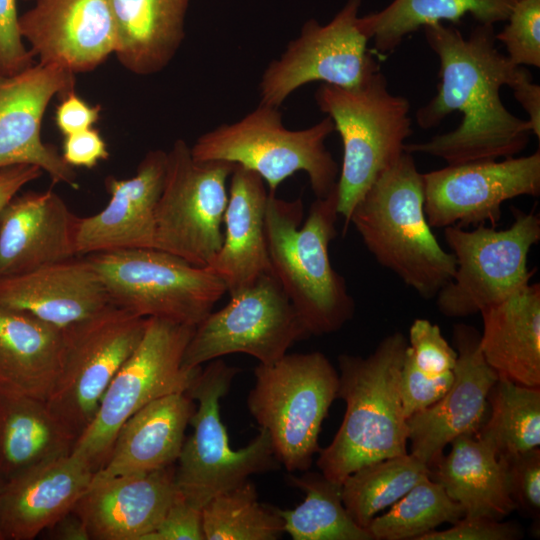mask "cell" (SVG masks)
Wrapping results in <instances>:
<instances>
[{
    "label": "cell",
    "mask_w": 540,
    "mask_h": 540,
    "mask_svg": "<svg viewBox=\"0 0 540 540\" xmlns=\"http://www.w3.org/2000/svg\"><path fill=\"white\" fill-rule=\"evenodd\" d=\"M479 347L499 378L540 387V285L527 284L480 312Z\"/></svg>",
    "instance_id": "cell-27"
},
{
    "label": "cell",
    "mask_w": 540,
    "mask_h": 540,
    "mask_svg": "<svg viewBox=\"0 0 540 540\" xmlns=\"http://www.w3.org/2000/svg\"><path fill=\"white\" fill-rule=\"evenodd\" d=\"M487 401L491 412L476 434L490 441L500 456L539 448L540 387L498 377Z\"/></svg>",
    "instance_id": "cell-35"
},
{
    "label": "cell",
    "mask_w": 540,
    "mask_h": 540,
    "mask_svg": "<svg viewBox=\"0 0 540 540\" xmlns=\"http://www.w3.org/2000/svg\"><path fill=\"white\" fill-rule=\"evenodd\" d=\"M286 480L305 493L303 502L294 509L274 507L283 521V531L293 540H373L346 510L341 484L308 470L301 476L289 473Z\"/></svg>",
    "instance_id": "cell-33"
},
{
    "label": "cell",
    "mask_w": 540,
    "mask_h": 540,
    "mask_svg": "<svg viewBox=\"0 0 540 540\" xmlns=\"http://www.w3.org/2000/svg\"><path fill=\"white\" fill-rule=\"evenodd\" d=\"M335 131L329 116L305 129L291 130L279 107L259 103L240 120L205 132L191 146L198 161H225L262 177L269 192L297 172H305L316 198L337 185L339 166L325 146Z\"/></svg>",
    "instance_id": "cell-6"
},
{
    "label": "cell",
    "mask_w": 540,
    "mask_h": 540,
    "mask_svg": "<svg viewBox=\"0 0 540 540\" xmlns=\"http://www.w3.org/2000/svg\"><path fill=\"white\" fill-rule=\"evenodd\" d=\"M234 168L225 161H198L184 139L175 140L166 151L154 248L208 267L222 245L227 180Z\"/></svg>",
    "instance_id": "cell-13"
},
{
    "label": "cell",
    "mask_w": 540,
    "mask_h": 540,
    "mask_svg": "<svg viewBox=\"0 0 540 540\" xmlns=\"http://www.w3.org/2000/svg\"><path fill=\"white\" fill-rule=\"evenodd\" d=\"M110 303L142 318L196 327L227 292L208 268L157 248L87 255Z\"/></svg>",
    "instance_id": "cell-10"
},
{
    "label": "cell",
    "mask_w": 540,
    "mask_h": 540,
    "mask_svg": "<svg viewBox=\"0 0 540 540\" xmlns=\"http://www.w3.org/2000/svg\"><path fill=\"white\" fill-rule=\"evenodd\" d=\"M428 46L439 59L437 94L416 112L420 128L437 127L448 115L462 114L452 131L426 142L405 144V151L444 160L447 165L513 157L529 144L527 120L508 111L500 98L519 66L496 47L494 25L478 24L466 38L453 25L423 27Z\"/></svg>",
    "instance_id": "cell-1"
},
{
    "label": "cell",
    "mask_w": 540,
    "mask_h": 540,
    "mask_svg": "<svg viewBox=\"0 0 540 540\" xmlns=\"http://www.w3.org/2000/svg\"><path fill=\"white\" fill-rule=\"evenodd\" d=\"M229 179L222 245L206 268L232 295L273 272L265 230L267 185L260 175L238 165Z\"/></svg>",
    "instance_id": "cell-25"
},
{
    "label": "cell",
    "mask_w": 540,
    "mask_h": 540,
    "mask_svg": "<svg viewBox=\"0 0 540 540\" xmlns=\"http://www.w3.org/2000/svg\"><path fill=\"white\" fill-rule=\"evenodd\" d=\"M195 408L186 393H172L139 409L119 429L90 486L176 464Z\"/></svg>",
    "instance_id": "cell-26"
},
{
    "label": "cell",
    "mask_w": 540,
    "mask_h": 540,
    "mask_svg": "<svg viewBox=\"0 0 540 540\" xmlns=\"http://www.w3.org/2000/svg\"><path fill=\"white\" fill-rule=\"evenodd\" d=\"M51 538L58 540H90V534L85 523L73 511H70L51 527Z\"/></svg>",
    "instance_id": "cell-49"
},
{
    "label": "cell",
    "mask_w": 540,
    "mask_h": 540,
    "mask_svg": "<svg viewBox=\"0 0 540 540\" xmlns=\"http://www.w3.org/2000/svg\"><path fill=\"white\" fill-rule=\"evenodd\" d=\"M350 224L375 260L422 298L436 297L453 277L454 256L427 221L422 173L411 153L404 151L379 175L353 208Z\"/></svg>",
    "instance_id": "cell-4"
},
{
    "label": "cell",
    "mask_w": 540,
    "mask_h": 540,
    "mask_svg": "<svg viewBox=\"0 0 540 540\" xmlns=\"http://www.w3.org/2000/svg\"><path fill=\"white\" fill-rule=\"evenodd\" d=\"M19 31L42 64L86 73L116 49L109 0H36L19 16Z\"/></svg>",
    "instance_id": "cell-19"
},
{
    "label": "cell",
    "mask_w": 540,
    "mask_h": 540,
    "mask_svg": "<svg viewBox=\"0 0 540 540\" xmlns=\"http://www.w3.org/2000/svg\"><path fill=\"white\" fill-rule=\"evenodd\" d=\"M518 0H393L384 9L359 17L363 34L381 54L394 51L403 39L428 25L470 15L478 24L506 21Z\"/></svg>",
    "instance_id": "cell-32"
},
{
    "label": "cell",
    "mask_w": 540,
    "mask_h": 540,
    "mask_svg": "<svg viewBox=\"0 0 540 540\" xmlns=\"http://www.w3.org/2000/svg\"><path fill=\"white\" fill-rule=\"evenodd\" d=\"M361 4L362 0H347L327 24L308 19L263 71L259 103L280 107L294 91L314 81L354 88L380 69L359 26Z\"/></svg>",
    "instance_id": "cell-15"
},
{
    "label": "cell",
    "mask_w": 540,
    "mask_h": 540,
    "mask_svg": "<svg viewBox=\"0 0 540 540\" xmlns=\"http://www.w3.org/2000/svg\"><path fill=\"white\" fill-rule=\"evenodd\" d=\"M240 368L221 358L199 371L186 394L197 401L176 462L177 492L191 506L202 509L215 496L233 489L250 476L279 468L271 438L260 428L245 447L234 450L220 416V400L229 392Z\"/></svg>",
    "instance_id": "cell-8"
},
{
    "label": "cell",
    "mask_w": 540,
    "mask_h": 540,
    "mask_svg": "<svg viewBox=\"0 0 540 540\" xmlns=\"http://www.w3.org/2000/svg\"><path fill=\"white\" fill-rule=\"evenodd\" d=\"M143 540H205L201 510L177 492L163 519Z\"/></svg>",
    "instance_id": "cell-44"
},
{
    "label": "cell",
    "mask_w": 540,
    "mask_h": 540,
    "mask_svg": "<svg viewBox=\"0 0 540 540\" xmlns=\"http://www.w3.org/2000/svg\"><path fill=\"white\" fill-rule=\"evenodd\" d=\"M176 464L122 475L90 486L72 511L94 540H143L163 519L176 494Z\"/></svg>",
    "instance_id": "cell-22"
},
{
    "label": "cell",
    "mask_w": 540,
    "mask_h": 540,
    "mask_svg": "<svg viewBox=\"0 0 540 540\" xmlns=\"http://www.w3.org/2000/svg\"><path fill=\"white\" fill-rule=\"evenodd\" d=\"M101 110V105H90L73 90L64 95L57 105L54 121L66 136L92 128L100 119Z\"/></svg>",
    "instance_id": "cell-46"
},
{
    "label": "cell",
    "mask_w": 540,
    "mask_h": 540,
    "mask_svg": "<svg viewBox=\"0 0 540 540\" xmlns=\"http://www.w3.org/2000/svg\"><path fill=\"white\" fill-rule=\"evenodd\" d=\"M94 471L70 453L25 470L0 484L3 540H32L72 511Z\"/></svg>",
    "instance_id": "cell-23"
},
{
    "label": "cell",
    "mask_w": 540,
    "mask_h": 540,
    "mask_svg": "<svg viewBox=\"0 0 540 540\" xmlns=\"http://www.w3.org/2000/svg\"><path fill=\"white\" fill-rule=\"evenodd\" d=\"M63 328L0 307V392L47 401L57 380Z\"/></svg>",
    "instance_id": "cell-29"
},
{
    "label": "cell",
    "mask_w": 540,
    "mask_h": 540,
    "mask_svg": "<svg viewBox=\"0 0 540 540\" xmlns=\"http://www.w3.org/2000/svg\"><path fill=\"white\" fill-rule=\"evenodd\" d=\"M194 329L164 319H147L140 343L111 380L71 452L94 473L106 461L119 429L134 413L160 397L189 389L201 370L183 365Z\"/></svg>",
    "instance_id": "cell-9"
},
{
    "label": "cell",
    "mask_w": 540,
    "mask_h": 540,
    "mask_svg": "<svg viewBox=\"0 0 540 540\" xmlns=\"http://www.w3.org/2000/svg\"><path fill=\"white\" fill-rule=\"evenodd\" d=\"M508 23L497 34L508 59L516 66L540 67V0H518Z\"/></svg>",
    "instance_id": "cell-38"
},
{
    "label": "cell",
    "mask_w": 540,
    "mask_h": 540,
    "mask_svg": "<svg viewBox=\"0 0 540 540\" xmlns=\"http://www.w3.org/2000/svg\"><path fill=\"white\" fill-rule=\"evenodd\" d=\"M523 535L513 523L488 517L463 516L446 530H432L418 540H515Z\"/></svg>",
    "instance_id": "cell-43"
},
{
    "label": "cell",
    "mask_w": 540,
    "mask_h": 540,
    "mask_svg": "<svg viewBox=\"0 0 540 540\" xmlns=\"http://www.w3.org/2000/svg\"><path fill=\"white\" fill-rule=\"evenodd\" d=\"M406 353L424 374L438 376L453 372L457 352L437 324L427 319H415L410 326Z\"/></svg>",
    "instance_id": "cell-39"
},
{
    "label": "cell",
    "mask_w": 540,
    "mask_h": 540,
    "mask_svg": "<svg viewBox=\"0 0 540 540\" xmlns=\"http://www.w3.org/2000/svg\"><path fill=\"white\" fill-rule=\"evenodd\" d=\"M78 219L52 190L15 195L0 213V277L77 257Z\"/></svg>",
    "instance_id": "cell-21"
},
{
    "label": "cell",
    "mask_w": 540,
    "mask_h": 540,
    "mask_svg": "<svg viewBox=\"0 0 540 540\" xmlns=\"http://www.w3.org/2000/svg\"><path fill=\"white\" fill-rule=\"evenodd\" d=\"M515 99L527 113L532 134L540 139V86L533 82L531 72L519 66L515 79L509 86Z\"/></svg>",
    "instance_id": "cell-47"
},
{
    "label": "cell",
    "mask_w": 540,
    "mask_h": 540,
    "mask_svg": "<svg viewBox=\"0 0 540 540\" xmlns=\"http://www.w3.org/2000/svg\"><path fill=\"white\" fill-rule=\"evenodd\" d=\"M0 540H3V538H2V534H1V531H0Z\"/></svg>",
    "instance_id": "cell-50"
},
{
    "label": "cell",
    "mask_w": 540,
    "mask_h": 540,
    "mask_svg": "<svg viewBox=\"0 0 540 540\" xmlns=\"http://www.w3.org/2000/svg\"><path fill=\"white\" fill-rule=\"evenodd\" d=\"M75 442L46 401L0 392V484L69 455Z\"/></svg>",
    "instance_id": "cell-31"
},
{
    "label": "cell",
    "mask_w": 540,
    "mask_h": 540,
    "mask_svg": "<svg viewBox=\"0 0 540 540\" xmlns=\"http://www.w3.org/2000/svg\"><path fill=\"white\" fill-rule=\"evenodd\" d=\"M17 0H0V74L14 75L34 64L19 31Z\"/></svg>",
    "instance_id": "cell-42"
},
{
    "label": "cell",
    "mask_w": 540,
    "mask_h": 540,
    "mask_svg": "<svg viewBox=\"0 0 540 540\" xmlns=\"http://www.w3.org/2000/svg\"><path fill=\"white\" fill-rule=\"evenodd\" d=\"M108 294L87 258L0 277V307L28 312L64 328L101 310Z\"/></svg>",
    "instance_id": "cell-24"
},
{
    "label": "cell",
    "mask_w": 540,
    "mask_h": 540,
    "mask_svg": "<svg viewBox=\"0 0 540 540\" xmlns=\"http://www.w3.org/2000/svg\"><path fill=\"white\" fill-rule=\"evenodd\" d=\"M336 187L316 198L303 222L301 198L288 201L269 192L265 230L274 276L309 335L340 330L354 315L345 279L333 268L330 242L336 237Z\"/></svg>",
    "instance_id": "cell-2"
},
{
    "label": "cell",
    "mask_w": 540,
    "mask_h": 540,
    "mask_svg": "<svg viewBox=\"0 0 540 540\" xmlns=\"http://www.w3.org/2000/svg\"><path fill=\"white\" fill-rule=\"evenodd\" d=\"M230 296L223 308L212 310L195 327L183 357L186 368L233 353L272 364L310 336L273 273Z\"/></svg>",
    "instance_id": "cell-14"
},
{
    "label": "cell",
    "mask_w": 540,
    "mask_h": 540,
    "mask_svg": "<svg viewBox=\"0 0 540 540\" xmlns=\"http://www.w3.org/2000/svg\"><path fill=\"white\" fill-rule=\"evenodd\" d=\"M314 98L332 119L343 145L337 211L346 229L358 201L405 151V140L413 132L410 103L389 92L380 69L354 88L321 83Z\"/></svg>",
    "instance_id": "cell-5"
},
{
    "label": "cell",
    "mask_w": 540,
    "mask_h": 540,
    "mask_svg": "<svg viewBox=\"0 0 540 540\" xmlns=\"http://www.w3.org/2000/svg\"><path fill=\"white\" fill-rule=\"evenodd\" d=\"M61 155L69 166L87 169L110 156L104 138L93 127L64 136Z\"/></svg>",
    "instance_id": "cell-45"
},
{
    "label": "cell",
    "mask_w": 540,
    "mask_h": 540,
    "mask_svg": "<svg viewBox=\"0 0 540 540\" xmlns=\"http://www.w3.org/2000/svg\"><path fill=\"white\" fill-rule=\"evenodd\" d=\"M454 371L431 376L420 371L406 353L400 374V391L406 418L437 402L450 388Z\"/></svg>",
    "instance_id": "cell-41"
},
{
    "label": "cell",
    "mask_w": 540,
    "mask_h": 540,
    "mask_svg": "<svg viewBox=\"0 0 540 540\" xmlns=\"http://www.w3.org/2000/svg\"><path fill=\"white\" fill-rule=\"evenodd\" d=\"M448 455L430 470L464 516L502 520L517 509L509 491L507 465L493 444L476 433L454 438Z\"/></svg>",
    "instance_id": "cell-28"
},
{
    "label": "cell",
    "mask_w": 540,
    "mask_h": 540,
    "mask_svg": "<svg viewBox=\"0 0 540 540\" xmlns=\"http://www.w3.org/2000/svg\"><path fill=\"white\" fill-rule=\"evenodd\" d=\"M506 229L480 224L474 230L444 228V239L455 259L451 280L436 295L438 311L458 318L480 313L530 283L531 248L540 240V218L513 208Z\"/></svg>",
    "instance_id": "cell-11"
},
{
    "label": "cell",
    "mask_w": 540,
    "mask_h": 540,
    "mask_svg": "<svg viewBox=\"0 0 540 540\" xmlns=\"http://www.w3.org/2000/svg\"><path fill=\"white\" fill-rule=\"evenodd\" d=\"M166 151L150 150L133 177L108 176L110 195L98 213L79 217L76 230L78 256L132 248H154L156 207L162 191Z\"/></svg>",
    "instance_id": "cell-20"
},
{
    "label": "cell",
    "mask_w": 540,
    "mask_h": 540,
    "mask_svg": "<svg viewBox=\"0 0 540 540\" xmlns=\"http://www.w3.org/2000/svg\"><path fill=\"white\" fill-rule=\"evenodd\" d=\"M391 508L367 526L373 540H418L444 523L464 516L462 507L430 475L417 482Z\"/></svg>",
    "instance_id": "cell-36"
},
{
    "label": "cell",
    "mask_w": 540,
    "mask_h": 540,
    "mask_svg": "<svg viewBox=\"0 0 540 540\" xmlns=\"http://www.w3.org/2000/svg\"><path fill=\"white\" fill-rule=\"evenodd\" d=\"M406 347L407 338L394 332L366 357L339 355L338 398L346 410L333 440L320 448L316 461L329 480L342 484L364 465L408 453L400 391Z\"/></svg>",
    "instance_id": "cell-3"
},
{
    "label": "cell",
    "mask_w": 540,
    "mask_h": 540,
    "mask_svg": "<svg viewBox=\"0 0 540 540\" xmlns=\"http://www.w3.org/2000/svg\"><path fill=\"white\" fill-rule=\"evenodd\" d=\"M507 465L509 491L517 508L539 518L540 512V449L501 456Z\"/></svg>",
    "instance_id": "cell-40"
},
{
    "label": "cell",
    "mask_w": 540,
    "mask_h": 540,
    "mask_svg": "<svg viewBox=\"0 0 540 540\" xmlns=\"http://www.w3.org/2000/svg\"><path fill=\"white\" fill-rule=\"evenodd\" d=\"M147 319L109 303L63 328L60 370L46 404L76 439L92 421L111 380L140 343Z\"/></svg>",
    "instance_id": "cell-12"
},
{
    "label": "cell",
    "mask_w": 540,
    "mask_h": 540,
    "mask_svg": "<svg viewBox=\"0 0 540 540\" xmlns=\"http://www.w3.org/2000/svg\"><path fill=\"white\" fill-rule=\"evenodd\" d=\"M247 407L272 441L275 456L289 473L307 471L318 454L319 434L338 399L339 375L321 352L285 354L259 363Z\"/></svg>",
    "instance_id": "cell-7"
},
{
    "label": "cell",
    "mask_w": 540,
    "mask_h": 540,
    "mask_svg": "<svg viewBox=\"0 0 540 540\" xmlns=\"http://www.w3.org/2000/svg\"><path fill=\"white\" fill-rule=\"evenodd\" d=\"M43 171L34 165H14L0 169V213L19 191L41 177Z\"/></svg>",
    "instance_id": "cell-48"
},
{
    "label": "cell",
    "mask_w": 540,
    "mask_h": 540,
    "mask_svg": "<svg viewBox=\"0 0 540 540\" xmlns=\"http://www.w3.org/2000/svg\"><path fill=\"white\" fill-rule=\"evenodd\" d=\"M424 211L431 227H495L501 206L519 196L540 194V150L502 161L484 160L422 173Z\"/></svg>",
    "instance_id": "cell-16"
},
{
    "label": "cell",
    "mask_w": 540,
    "mask_h": 540,
    "mask_svg": "<svg viewBox=\"0 0 540 540\" xmlns=\"http://www.w3.org/2000/svg\"><path fill=\"white\" fill-rule=\"evenodd\" d=\"M201 518L205 540H276L284 533L281 517L258 501L249 480L212 498Z\"/></svg>",
    "instance_id": "cell-37"
},
{
    "label": "cell",
    "mask_w": 540,
    "mask_h": 540,
    "mask_svg": "<svg viewBox=\"0 0 540 540\" xmlns=\"http://www.w3.org/2000/svg\"><path fill=\"white\" fill-rule=\"evenodd\" d=\"M119 63L138 76L164 70L185 38L190 0H109Z\"/></svg>",
    "instance_id": "cell-30"
},
{
    "label": "cell",
    "mask_w": 540,
    "mask_h": 540,
    "mask_svg": "<svg viewBox=\"0 0 540 540\" xmlns=\"http://www.w3.org/2000/svg\"><path fill=\"white\" fill-rule=\"evenodd\" d=\"M75 74L37 62L14 75L0 74V169L34 165L53 183L79 188L77 173L41 138L45 111L54 96L75 90Z\"/></svg>",
    "instance_id": "cell-17"
},
{
    "label": "cell",
    "mask_w": 540,
    "mask_h": 540,
    "mask_svg": "<svg viewBox=\"0 0 540 540\" xmlns=\"http://www.w3.org/2000/svg\"><path fill=\"white\" fill-rule=\"evenodd\" d=\"M479 336L473 326L454 325L457 362L450 388L437 402L407 418L410 453L429 467L454 438L477 433L486 420L488 394L498 376L482 356Z\"/></svg>",
    "instance_id": "cell-18"
},
{
    "label": "cell",
    "mask_w": 540,
    "mask_h": 540,
    "mask_svg": "<svg viewBox=\"0 0 540 540\" xmlns=\"http://www.w3.org/2000/svg\"><path fill=\"white\" fill-rule=\"evenodd\" d=\"M428 475L430 467L410 452L375 461L358 468L342 482V501L352 519L367 528L376 514Z\"/></svg>",
    "instance_id": "cell-34"
}]
</instances>
